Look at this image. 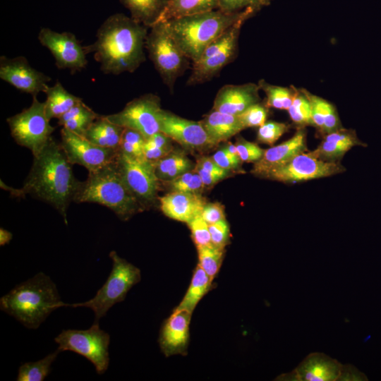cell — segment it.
Returning a JSON list of instances; mask_svg holds the SVG:
<instances>
[{"mask_svg": "<svg viewBox=\"0 0 381 381\" xmlns=\"http://www.w3.org/2000/svg\"><path fill=\"white\" fill-rule=\"evenodd\" d=\"M147 27L117 13L108 17L99 28L94 43L85 47L93 53L106 74L134 72L145 61Z\"/></svg>", "mask_w": 381, "mask_h": 381, "instance_id": "obj_1", "label": "cell"}, {"mask_svg": "<svg viewBox=\"0 0 381 381\" xmlns=\"http://www.w3.org/2000/svg\"><path fill=\"white\" fill-rule=\"evenodd\" d=\"M21 189L15 195L31 196L44 201L64 217L73 202L80 181L73 174V164L68 161L61 145L52 138L35 156Z\"/></svg>", "mask_w": 381, "mask_h": 381, "instance_id": "obj_2", "label": "cell"}, {"mask_svg": "<svg viewBox=\"0 0 381 381\" xmlns=\"http://www.w3.org/2000/svg\"><path fill=\"white\" fill-rule=\"evenodd\" d=\"M256 13L252 9L231 13L215 9L165 23L179 47L194 63L227 29L241 20H248Z\"/></svg>", "mask_w": 381, "mask_h": 381, "instance_id": "obj_3", "label": "cell"}, {"mask_svg": "<svg viewBox=\"0 0 381 381\" xmlns=\"http://www.w3.org/2000/svg\"><path fill=\"white\" fill-rule=\"evenodd\" d=\"M51 278L40 272L0 298V309L28 329H37L52 312L64 306Z\"/></svg>", "mask_w": 381, "mask_h": 381, "instance_id": "obj_4", "label": "cell"}, {"mask_svg": "<svg viewBox=\"0 0 381 381\" xmlns=\"http://www.w3.org/2000/svg\"><path fill=\"white\" fill-rule=\"evenodd\" d=\"M73 202L102 205L123 221L143 210L119 174L115 161L88 171L87 179L80 183Z\"/></svg>", "mask_w": 381, "mask_h": 381, "instance_id": "obj_5", "label": "cell"}, {"mask_svg": "<svg viewBox=\"0 0 381 381\" xmlns=\"http://www.w3.org/2000/svg\"><path fill=\"white\" fill-rule=\"evenodd\" d=\"M109 258L112 260V269L95 296L87 301L64 303V306L89 308L94 312V322H99L114 305L125 299L128 291L140 281V270L119 256L114 250L109 253Z\"/></svg>", "mask_w": 381, "mask_h": 381, "instance_id": "obj_6", "label": "cell"}, {"mask_svg": "<svg viewBox=\"0 0 381 381\" xmlns=\"http://www.w3.org/2000/svg\"><path fill=\"white\" fill-rule=\"evenodd\" d=\"M150 29L145 49L164 83L172 90L177 78L188 68L189 59L171 37L165 22H158Z\"/></svg>", "mask_w": 381, "mask_h": 381, "instance_id": "obj_7", "label": "cell"}, {"mask_svg": "<svg viewBox=\"0 0 381 381\" xmlns=\"http://www.w3.org/2000/svg\"><path fill=\"white\" fill-rule=\"evenodd\" d=\"M11 134L16 143L37 155L52 138L53 127L45 112L44 102L32 97L30 106L7 119Z\"/></svg>", "mask_w": 381, "mask_h": 381, "instance_id": "obj_8", "label": "cell"}, {"mask_svg": "<svg viewBox=\"0 0 381 381\" xmlns=\"http://www.w3.org/2000/svg\"><path fill=\"white\" fill-rule=\"evenodd\" d=\"M54 341L59 351H70L86 358L95 366L97 374L106 372L109 363V334L93 322L87 329H64Z\"/></svg>", "mask_w": 381, "mask_h": 381, "instance_id": "obj_9", "label": "cell"}, {"mask_svg": "<svg viewBox=\"0 0 381 381\" xmlns=\"http://www.w3.org/2000/svg\"><path fill=\"white\" fill-rule=\"evenodd\" d=\"M246 20H241L227 29L203 52L200 58L193 63L192 72L187 80L195 85L210 80L236 56L241 28Z\"/></svg>", "mask_w": 381, "mask_h": 381, "instance_id": "obj_10", "label": "cell"}, {"mask_svg": "<svg viewBox=\"0 0 381 381\" xmlns=\"http://www.w3.org/2000/svg\"><path fill=\"white\" fill-rule=\"evenodd\" d=\"M115 164L142 208L154 204L158 200L160 181L155 174V162L145 158L132 157L119 150Z\"/></svg>", "mask_w": 381, "mask_h": 381, "instance_id": "obj_11", "label": "cell"}, {"mask_svg": "<svg viewBox=\"0 0 381 381\" xmlns=\"http://www.w3.org/2000/svg\"><path fill=\"white\" fill-rule=\"evenodd\" d=\"M161 109L159 97L148 93L133 99L121 111L106 116L120 126L139 132L147 139L160 131Z\"/></svg>", "mask_w": 381, "mask_h": 381, "instance_id": "obj_12", "label": "cell"}, {"mask_svg": "<svg viewBox=\"0 0 381 381\" xmlns=\"http://www.w3.org/2000/svg\"><path fill=\"white\" fill-rule=\"evenodd\" d=\"M344 170V167L339 163L323 160L310 152H303L282 166L270 171L264 177L292 183L330 176Z\"/></svg>", "mask_w": 381, "mask_h": 381, "instance_id": "obj_13", "label": "cell"}, {"mask_svg": "<svg viewBox=\"0 0 381 381\" xmlns=\"http://www.w3.org/2000/svg\"><path fill=\"white\" fill-rule=\"evenodd\" d=\"M40 44L50 51L56 65L61 69L80 71L87 64L85 47L70 32H58L49 28H42L38 34Z\"/></svg>", "mask_w": 381, "mask_h": 381, "instance_id": "obj_14", "label": "cell"}, {"mask_svg": "<svg viewBox=\"0 0 381 381\" xmlns=\"http://www.w3.org/2000/svg\"><path fill=\"white\" fill-rule=\"evenodd\" d=\"M61 136L60 144L68 161L84 167L88 171L114 162L119 154V150L97 145L64 127Z\"/></svg>", "mask_w": 381, "mask_h": 381, "instance_id": "obj_15", "label": "cell"}, {"mask_svg": "<svg viewBox=\"0 0 381 381\" xmlns=\"http://www.w3.org/2000/svg\"><path fill=\"white\" fill-rule=\"evenodd\" d=\"M0 78L16 89L37 97L49 87L52 78L35 69L24 56L0 57Z\"/></svg>", "mask_w": 381, "mask_h": 381, "instance_id": "obj_16", "label": "cell"}, {"mask_svg": "<svg viewBox=\"0 0 381 381\" xmlns=\"http://www.w3.org/2000/svg\"><path fill=\"white\" fill-rule=\"evenodd\" d=\"M159 126L161 132L186 148L204 150L216 145L200 121L186 119L162 109Z\"/></svg>", "mask_w": 381, "mask_h": 381, "instance_id": "obj_17", "label": "cell"}, {"mask_svg": "<svg viewBox=\"0 0 381 381\" xmlns=\"http://www.w3.org/2000/svg\"><path fill=\"white\" fill-rule=\"evenodd\" d=\"M342 364L320 352L308 354L298 365L277 380L286 381H338Z\"/></svg>", "mask_w": 381, "mask_h": 381, "instance_id": "obj_18", "label": "cell"}, {"mask_svg": "<svg viewBox=\"0 0 381 381\" xmlns=\"http://www.w3.org/2000/svg\"><path fill=\"white\" fill-rule=\"evenodd\" d=\"M191 314L187 310L176 308L164 322L159 343L166 356L186 354Z\"/></svg>", "mask_w": 381, "mask_h": 381, "instance_id": "obj_19", "label": "cell"}, {"mask_svg": "<svg viewBox=\"0 0 381 381\" xmlns=\"http://www.w3.org/2000/svg\"><path fill=\"white\" fill-rule=\"evenodd\" d=\"M258 84L225 85L217 93L213 110L238 116L250 106L259 102Z\"/></svg>", "mask_w": 381, "mask_h": 381, "instance_id": "obj_20", "label": "cell"}, {"mask_svg": "<svg viewBox=\"0 0 381 381\" xmlns=\"http://www.w3.org/2000/svg\"><path fill=\"white\" fill-rule=\"evenodd\" d=\"M306 150V133L303 129H299L290 139L265 150L262 157L255 162L251 172L264 177L270 171Z\"/></svg>", "mask_w": 381, "mask_h": 381, "instance_id": "obj_21", "label": "cell"}, {"mask_svg": "<svg viewBox=\"0 0 381 381\" xmlns=\"http://www.w3.org/2000/svg\"><path fill=\"white\" fill-rule=\"evenodd\" d=\"M159 207L168 217L188 223L197 215L201 214L206 200L200 193L171 191L159 197Z\"/></svg>", "mask_w": 381, "mask_h": 381, "instance_id": "obj_22", "label": "cell"}, {"mask_svg": "<svg viewBox=\"0 0 381 381\" xmlns=\"http://www.w3.org/2000/svg\"><path fill=\"white\" fill-rule=\"evenodd\" d=\"M356 145L365 146L357 137L353 130L339 128L324 135L320 145L310 152L326 161L337 159Z\"/></svg>", "mask_w": 381, "mask_h": 381, "instance_id": "obj_23", "label": "cell"}, {"mask_svg": "<svg viewBox=\"0 0 381 381\" xmlns=\"http://www.w3.org/2000/svg\"><path fill=\"white\" fill-rule=\"evenodd\" d=\"M200 122L215 145L229 140L245 129L238 116L215 110L205 116Z\"/></svg>", "mask_w": 381, "mask_h": 381, "instance_id": "obj_24", "label": "cell"}, {"mask_svg": "<svg viewBox=\"0 0 381 381\" xmlns=\"http://www.w3.org/2000/svg\"><path fill=\"white\" fill-rule=\"evenodd\" d=\"M123 131V127L110 121L106 116L99 115L83 137L97 145L119 150Z\"/></svg>", "mask_w": 381, "mask_h": 381, "instance_id": "obj_25", "label": "cell"}, {"mask_svg": "<svg viewBox=\"0 0 381 381\" xmlns=\"http://www.w3.org/2000/svg\"><path fill=\"white\" fill-rule=\"evenodd\" d=\"M311 106L313 125L326 135L341 128V123L335 107L326 99L306 90Z\"/></svg>", "mask_w": 381, "mask_h": 381, "instance_id": "obj_26", "label": "cell"}, {"mask_svg": "<svg viewBox=\"0 0 381 381\" xmlns=\"http://www.w3.org/2000/svg\"><path fill=\"white\" fill-rule=\"evenodd\" d=\"M219 0H169L157 23L219 9Z\"/></svg>", "mask_w": 381, "mask_h": 381, "instance_id": "obj_27", "label": "cell"}, {"mask_svg": "<svg viewBox=\"0 0 381 381\" xmlns=\"http://www.w3.org/2000/svg\"><path fill=\"white\" fill-rule=\"evenodd\" d=\"M131 13V17L147 28L155 24L169 0H119Z\"/></svg>", "mask_w": 381, "mask_h": 381, "instance_id": "obj_28", "label": "cell"}, {"mask_svg": "<svg viewBox=\"0 0 381 381\" xmlns=\"http://www.w3.org/2000/svg\"><path fill=\"white\" fill-rule=\"evenodd\" d=\"M47 99L44 102L45 112L47 118L59 119L73 106L83 101L81 98L68 92L57 81L53 86L47 88L45 92Z\"/></svg>", "mask_w": 381, "mask_h": 381, "instance_id": "obj_29", "label": "cell"}, {"mask_svg": "<svg viewBox=\"0 0 381 381\" xmlns=\"http://www.w3.org/2000/svg\"><path fill=\"white\" fill-rule=\"evenodd\" d=\"M98 116L81 101L59 117L58 124L77 135L83 136Z\"/></svg>", "mask_w": 381, "mask_h": 381, "instance_id": "obj_30", "label": "cell"}, {"mask_svg": "<svg viewBox=\"0 0 381 381\" xmlns=\"http://www.w3.org/2000/svg\"><path fill=\"white\" fill-rule=\"evenodd\" d=\"M191 161L182 152H170L155 162V174L161 181H169L192 170Z\"/></svg>", "mask_w": 381, "mask_h": 381, "instance_id": "obj_31", "label": "cell"}, {"mask_svg": "<svg viewBox=\"0 0 381 381\" xmlns=\"http://www.w3.org/2000/svg\"><path fill=\"white\" fill-rule=\"evenodd\" d=\"M212 280L198 265L194 270L190 286L177 309H184L193 313L198 302L212 288Z\"/></svg>", "mask_w": 381, "mask_h": 381, "instance_id": "obj_32", "label": "cell"}, {"mask_svg": "<svg viewBox=\"0 0 381 381\" xmlns=\"http://www.w3.org/2000/svg\"><path fill=\"white\" fill-rule=\"evenodd\" d=\"M60 351L56 349L44 358L23 363L18 368L17 381H43L49 374L51 366Z\"/></svg>", "mask_w": 381, "mask_h": 381, "instance_id": "obj_33", "label": "cell"}, {"mask_svg": "<svg viewBox=\"0 0 381 381\" xmlns=\"http://www.w3.org/2000/svg\"><path fill=\"white\" fill-rule=\"evenodd\" d=\"M258 85L260 89L266 94V106L267 107L289 109L295 95L296 87L274 85L267 83L265 80H259Z\"/></svg>", "mask_w": 381, "mask_h": 381, "instance_id": "obj_34", "label": "cell"}, {"mask_svg": "<svg viewBox=\"0 0 381 381\" xmlns=\"http://www.w3.org/2000/svg\"><path fill=\"white\" fill-rule=\"evenodd\" d=\"M288 112L292 121L298 126H313L311 106L305 89L296 88L295 95Z\"/></svg>", "mask_w": 381, "mask_h": 381, "instance_id": "obj_35", "label": "cell"}, {"mask_svg": "<svg viewBox=\"0 0 381 381\" xmlns=\"http://www.w3.org/2000/svg\"><path fill=\"white\" fill-rule=\"evenodd\" d=\"M198 265L207 273L212 280L216 277L221 267L224 253V248L210 245L197 248Z\"/></svg>", "mask_w": 381, "mask_h": 381, "instance_id": "obj_36", "label": "cell"}, {"mask_svg": "<svg viewBox=\"0 0 381 381\" xmlns=\"http://www.w3.org/2000/svg\"><path fill=\"white\" fill-rule=\"evenodd\" d=\"M145 140L139 132L124 128L119 152L135 158H145L143 152Z\"/></svg>", "mask_w": 381, "mask_h": 381, "instance_id": "obj_37", "label": "cell"}, {"mask_svg": "<svg viewBox=\"0 0 381 381\" xmlns=\"http://www.w3.org/2000/svg\"><path fill=\"white\" fill-rule=\"evenodd\" d=\"M171 191L200 193L205 185L198 173L192 169L167 181Z\"/></svg>", "mask_w": 381, "mask_h": 381, "instance_id": "obj_38", "label": "cell"}, {"mask_svg": "<svg viewBox=\"0 0 381 381\" xmlns=\"http://www.w3.org/2000/svg\"><path fill=\"white\" fill-rule=\"evenodd\" d=\"M289 129L284 123L273 121H266L258 130V141L267 145H273Z\"/></svg>", "mask_w": 381, "mask_h": 381, "instance_id": "obj_39", "label": "cell"}, {"mask_svg": "<svg viewBox=\"0 0 381 381\" xmlns=\"http://www.w3.org/2000/svg\"><path fill=\"white\" fill-rule=\"evenodd\" d=\"M267 114L268 109L266 104L263 105L258 102L247 108L238 115V117L244 128L260 127L266 122Z\"/></svg>", "mask_w": 381, "mask_h": 381, "instance_id": "obj_40", "label": "cell"}, {"mask_svg": "<svg viewBox=\"0 0 381 381\" xmlns=\"http://www.w3.org/2000/svg\"><path fill=\"white\" fill-rule=\"evenodd\" d=\"M188 225L197 248L212 243L209 224L205 221L201 214L195 217L188 223Z\"/></svg>", "mask_w": 381, "mask_h": 381, "instance_id": "obj_41", "label": "cell"}, {"mask_svg": "<svg viewBox=\"0 0 381 381\" xmlns=\"http://www.w3.org/2000/svg\"><path fill=\"white\" fill-rule=\"evenodd\" d=\"M270 3L266 0H219V9L226 13H238L248 9L258 11Z\"/></svg>", "mask_w": 381, "mask_h": 381, "instance_id": "obj_42", "label": "cell"}, {"mask_svg": "<svg viewBox=\"0 0 381 381\" xmlns=\"http://www.w3.org/2000/svg\"><path fill=\"white\" fill-rule=\"evenodd\" d=\"M238 156L242 162H255L263 155L265 150L257 144L241 138L236 144Z\"/></svg>", "mask_w": 381, "mask_h": 381, "instance_id": "obj_43", "label": "cell"}, {"mask_svg": "<svg viewBox=\"0 0 381 381\" xmlns=\"http://www.w3.org/2000/svg\"><path fill=\"white\" fill-rule=\"evenodd\" d=\"M211 242L217 247L224 248L229 243L230 229L226 219L209 224Z\"/></svg>", "mask_w": 381, "mask_h": 381, "instance_id": "obj_44", "label": "cell"}, {"mask_svg": "<svg viewBox=\"0 0 381 381\" xmlns=\"http://www.w3.org/2000/svg\"><path fill=\"white\" fill-rule=\"evenodd\" d=\"M212 158L219 167L226 171L238 168L242 162L240 157L230 155L224 147L216 152Z\"/></svg>", "mask_w": 381, "mask_h": 381, "instance_id": "obj_45", "label": "cell"}, {"mask_svg": "<svg viewBox=\"0 0 381 381\" xmlns=\"http://www.w3.org/2000/svg\"><path fill=\"white\" fill-rule=\"evenodd\" d=\"M201 215L208 224H214L225 219L224 207L218 202L206 203Z\"/></svg>", "mask_w": 381, "mask_h": 381, "instance_id": "obj_46", "label": "cell"}, {"mask_svg": "<svg viewBox=\"0 0 381 381\" xmlns=\"http://www.w3.org/2000/svg\"><path fill=\"white\" fill-rule=\"evenodd\" d=\"M366 375L351 364H342L338 381H365Z\"/></svg>", "mask_w": 381, "mask_h": 381, "instance_id": "obj_47", "label": "cell"}, {"mask_svg": "<svg viewBox=\"0 0 381 381\" xmlns=\"http://www.w3.org/2000/svg\"><path fill=\"white\" fill-rule=\"evenodd\" d=\"M172 149L159 147L146 142L144 145V156L147 160L155 162L168 155Z\"/></svg>", "mask_w": 381, "mask_h": 381, "instance_id": "obj_48", "label": "cell"}, {"mask_svg": "<svg viewBox=\"0 0 381 381\" xmlns=\"http://www.w3.org/2000/svg\"><path fill=\"white\" fill-rule=\"evenodd\" d=\"M194 169L201 177L205 186H212L227 176L223 174L208 171L197 166L195 167Z\"/></svg>", "mask_w": 381, "mask_h": 381, "instance_id": "obj_49", "label": "cell"}, {"mask_svg": "<svg viewBox=\"0 0 381 381\" xmlns=\"http://www.w3.org/2000/svg\"><path fill=\"white\" fill-rule=\"evenodd\" d=\"M197 167H199L206 171L214 172V173H218V174H228V171H226L223 169H222L220 167H219L216 162L213 160V159L209 157H200L196 165Z\"/></svg>", "mask_w": 381, "mask_h": 381, "instance_id": "obj_50", "label": "cell"}, {"mask_svg": "<svg viewBox=\"0 0 381 381\" xmlns=\"http://www.w3.org/2000/svg\"><path fill=\"white\" fill-rule=\"evenodd\" d=\"M146 142L159 147L172 149L171 139L161 131L147 138Z\"/></svg>", "mask_w": 381, "mask_h": 381, "instance_id": "obj_51", "label": "cell"}, {"mask_svg": "<svg viewBox=\"0 0 381 381\" xmlns=\"http://www.w3.org/2000/svg\"><path fill=\"white\" fill-rule=\"evenodd\" d=\"M13 235L8 230L1 228L0 229V245L1 246L9 243L12 239Z\"/></svg>", "mask_w": 381, "mask_h": 381, "instance_id": "obj_52", "label": "cell"}, {"mask_svg": "<svg viewBox=\"0 0 381 381\" xmlns=\"http://www.w3.org/2000/svg\"><path fill=\"white\" fill-rule=\"evenodd\" d=\"M224 147L230 155L239 157L236 145L229 142Z\"/></svg>", "mask_w": 381, "mask_h": 381, "instance_id": "obj_53", "label": "cell"}, {"mask_svg": "<svg viewBox=\"0 0 381 381\" xmlns=\"http://www.w3.org/2000/svg\"><path fill=\"white\" fill-rule=\"evenodd\" d=\"M266 1L270 3L271 0H266Z\"/></svg>", "mask_w": 381, "mask_h": 381, "instance_id": "obj_54", "label": "cell"}]
</instances>
